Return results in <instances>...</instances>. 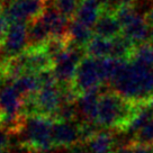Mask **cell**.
Segmentation results:
<instances>
[{
	"label": "cell",
	"mask_w": 153,
	"mask_h": 153,
	"mask_svg": "<svg viewBox=\"0 0 153 153\" xmlns=\"http://www.w3.org/2000/svg\"><path fill=\"white\" fill-rule=\"evenodd\" d=\"M9 26H10L9 22L6 19L4 14H0V45L2 44L4 39H5L6 34H7V32H8Z\"/></svg>",
	"instance_id": "cb8c5ba5"
},
{
	"label": "cell",
	"mask_w": 153,
	"mask_h": 153,
	"mask_svg": "<svg viewBox=\"0 0 153 153\" xmlns=\"http://www.w3.org/2000/svg\"><path fill=\"white\" fill-rule=\"evenodd\" d=\"M134 144L143 146H153V120H149L134 135Z\"/></svg>",
	"instance_id": "603a6c76"
},
{
	"label": "cell",
	"mask_w": 153,
	"mask_h": 153,
	"mask_svg": "<svg viewBox=\"0 0 153 153\" xmlns=\"http://www.w3.org/2000/svg\"><path fill=\"white\" fill-rule=\"evenodd\" d=\"M140 106H135L113 90L100 94L97 123L102 128L125 131Z\"/></svg>",
	"instance_id": "7a4b0ae2"
},
{
	"label": "cell",
	"mask_w": 153,
	"mask_h": 153,
	"mask_svg": "<svg viewBox=\"0 0 153 153\" xmlns=\"http://www.w3.org/2000/svg\"><path fill=\"white\" fill-rule=\"evenodd\" d=\"M24 64L26 72L39 73L45 70L53 69V60L48 55L43 48H28L23 54L19 55Z\"/></svg>",
	"instance_id": "8fae6325"
},
{
	"label": "cell",
	"mask_w": 153,
	"mask_h": 153,
	"mask_svg": "<svg viewBox=\"0 0 153 153\" xmlns=\"http://www.w3.org/2000/svg\"><path fill=\"white\" fill-rule=\"evenodd\" d=\"M13 1H15V0H13Z\"/></svg>",
	"instance_id": "d6a6232c"
},
{
	"label": "cell",
	"mask_w": 153,
	"mask_h": 153,
	"mask_svg": "<svg viewBox=\"0 0 153 153\" xmlns=\"http://www.w3.org/2000/svg\"><path fill=\"white\" fill-rule=\"evenodd\" d=\"M145 18L148 20V23L150 26H153V6H151V8L148 10V13L145 15Z\"/></svg>",
	"instance_id": "d4e9b609"
},
{
	"label": "cell",
	"mask_w": 153,
	"mask_h": 153,
	"mask_svg": "<svg viewBox=\"0 0 153 153\" xmlns=\"http://www.w3.org/2000/svg\"><path fill=\"white\" fill-rule=\"evenodd\" d=\"M32 97L36 108V115H41V116L53 118V116H55L60 106L62 105L61 87L57 83L43 86L36 94L32 95Z\"/></svg>",
	"instance_id": "52a82bcc"
},
{
	"label": "cell",
	"mask_w": 153,
	"mask_h": 153,
	"mask_svg": "<svg viewBox=\"0 0 153 153\" xmlns=\"http://www.w3.org/2000/svg\"><path fill=\"white\" fill-rule=\"evenodd\" d=\"M28 45V25L26 23L10 24L6 37L1 44L8 59L17 57L27 50Z\"/></svg>",
	"instance_id": "ba28073f"
},
{
	"label": "cell",
	"mask_w": 153,
	"mask_h": 153,
	"mask_svg": "<svg viewBox=\"0 0 153 153\" xmlns=\"http://www.w3.org/2000/svg\"><path fill=\"white\" fill-rule=\"evenodd\" d=\"M51 38L46 26L42 19L37 17L28 25V46L29 48H43L45 43Z\"/></svg>",
	"instance_id": "e0dca14e"
},
{
	"label": "cell",
	"mask_w": 153,
	"mask_h": 153,
	"mask_svg": "<svg viewBox=\"0 0 153 153\" xmlns=\"http://www.w3.org/2000/svg\"><path fill=\"white\" fill-rule=\"evenodd\" d=\"M52 141L54 146L72 148L82 141L81 123L76 120H54L52 127Z\"/></svg>",
	"instance_id": "9c48e42d"
},
{
	"label": "cell",
	"mask_w": 153,
	"mask_h": 153,
	"mask_svg": "<svg viewBox=\"0 0 153 153\" xmlns=\"http://www.w3.org/2000/svg\"><path fill=\"white\" fill-rule=\"evenodd\" d=\"M44 2L39 0H15L2 11L9 24L14 23H30L39 17L44 11Z\"/></svg>",
	"instance_id": "8992f818"
},
{
	"label": "cell",
	"mask_w": 153,
	"mask_h": 153,
	"mask_svg": "<svg viewBox=\"0 0 153 153\" xmlns=\"http://www.w3.org/2000/svg\"><path fill=\"white\" fill-rule=\"evenodd\" d=\"M152 152H153V146H152Z\"/></svg>",
	"instance_id": "1f68e13d"
},
{
	"label": "cell",
	"mask_w": 153,
	"mask_h": 153,
	"mask_svg": "<svg viewBox=\"0 0 153 153\" xmlns=\"http://www.w3.org/2000/svg\"><path fill=\"white\" fill-rule=\"evenodd\" d=\"M39 1H42V2H44V4H45V1H46V0H39Z\"/></svg>",
	"instance_id": "f1b7e54d"
},
{
	"label": "cell",
	"mask_w": 153,
	"mask_h": 153,
	"mask_svg": "<svg viewBox=\"0 0 153 153\" xmlns=\"http://www.w3.org/2000/svg\"><path fill=\"white\" fill-rule=\"evenodd\" d=\"M86 146L89 153H113L114 137L110 132L101 131L95 136L86 141Z\"/></svg>",
	"instance_id": "d6986e66"
},
{
	"label": "cell",
	"mask_w": 153,
	"mask_h": 153,
	"mask_svg": "<svg viewBox=\"0 0 153 153\" xmlns=\"http://www.w3.org/2000/svg\"><path fill=\"white\" fill-rule=\"evenodd\" d=\"M102 13L100 0H81L74 18L88 27L94 28L98 18Z\"/></svg>",
	"instance_id": "9a60e30c"
},
{
	"label": "cell",
	"mask_w": 153,
	"mask_h": 153,
	"mask_svg": "<svg viewBox=\"0 0 153 153\" xmlns=\"http://www.w3.org/2000/svg\"><path fill=\"white\" fill-rule=\"evenodd\" d=\"M94 34L108 39H114L115 37L122 35L123 28L120 24L116 15L113 13L102 11L100 17L94 26Z\"/></svg>",
	"instance_id": "5bb4252c"
},
{
	"label": "cell",
	"mask_w": 153,
	"mask_h": 153,
	"mask_svg": "<svg viewBox=\"0 0 153 153\" xmlns=\"http://www.w3.org/2000/svg\"><path fill=\"white\" fill-rule=\"evenodd\" d=\"M110 86L114 92L133 105H148L153 100V69L125 61Z\"/></svg>",
	"instance_id": "6da1fadb"
},
{
	"label": "cell",
	"mask_w": 153,
	"mask_h": 153,
	"mask_svg": "<svg viewBox=\"0 0 153 153\" xmlns=\"http://www.w3.org/2000/svg\"><path fill=\"white\" fill-rule=\"evenodd\" d=\"M1 78H2V76H0V80H1ZM0 88H1V87H0Z\"/></svg>",
	"instance_id": "f546056e"
},
{
	"label": "cell",
	"mask_w": 153,
	"mask_h": 153,
	"mask_svg": "<svg viewBox=\"0 0 153 153\" xmlns=\"http://www.w3.org/2000/svg\"><path fill=\"white\" fill-rule=\"evenodd\" d=\"M81 0H53V8L69 19L76 17Z\"/></svg>",
	"instance_id": "7402d4cb"
},
{
	"label": "cell",
	"mask_w": 153,
	"mask_h": 153,
	"mask_svg": "<svg viewBox=\"0 0 153 153\" xmlns=\"http://www.w3.org/2000/svg\"><path fill=\"white\" fill-rule=\"evenodd\" d=\"M115 15L122 25V35L128 38L135 45L146 43L148 39H150L151 26L149 25L145 16L140 14L133 8V6H120Z\"/></svg>",
	"instance_id": "277c9868"
},
{
	"label": "cell",
	"mask_w": 153,
	"mask_h": 153,
	"mask_svg": "<svg viewBox=\"0 0 153 153\" xmlns=\"http://www.w3.org/2000/svg\"><path fill=\"white\" fill-rule=\"evenodd\" d=\"M113 153H135L133 146H128V148H123L120 150H116Z\"/></svg>",
	"instance_id": "484cf974"
},
{
	"label": "cell",
	"mask_w": 153,
	"mask_h": 153,
	"mask_svg": "<svg viewBox=\"0 0 153 153\" xmlns=\"http://www.w3.org/2000/svg\"><path fill=\"white\" fill-rule=\"evenodd\" d=\"M99 97L100 94L95 91L85 94L78 98L76 110L78 115L81 117L82 123H97Z\"/></svg>",
	"instance_id": "4fadbf2b"
},
{
	"label": "cell",
	"mask_w": 153,
	"mask_h": 153,
	"mask_svg": "<svg viewBox=\"0 0 153 153\" xmlns=\"http://www.w3.org/2000/svg\"><path fill=\"white\" fill-rule=\"evenodd\" d=\"M94 36V29L82 24L81 22L76 20V18L71 19L68 29V37L72 44L80 48H85Z\"/></svg>",
	"instance_id": "2e32d148"
},
{
	"label": "cell",
	"mask_w": 153,
	"mask_h": 153,
	"mask_svg": "<svg viewBox=\"0 0 153 153\" xmlns=\"http://www.w3.org/2000/svg\"><path fill=\"white\" fill-rule=\"evenodd\" d=\"M24 97L14 87L13 83H5L0 88V113L4 118H19Z\"/></svg>",
	"instance_id": "30bf717a"
},
{
	"label": "cell",
	"mask_w": 153,
	"mask_h": 153,
	"mask_svg": "<svg viewBox=\"0 0 153 153\" xmlns=\"http://www.w3.org/2000/svg\"><path fill=\"white\" fill-rule=\"evenodd\" d=\"M131 61H134L141 65L153 69V43L146 42V43L137 45L135 48Z\"/></svg>",
	"instance_id": "44dd1931"
},
{
	"label": "cell",
	"mask_w": 153,
	"mask_h": 153,
	"mask_svg": "<svg viewBox=\"0 0 153 153\" xmlns=\"http://www.w3.org/2000/svg\"><path fill=\"white\" fill-rule=\"evenodd\" d=\"M113 41L95 35L90 42L85 46L86 55L95 59H105L111 56Z\"/></svg>",
	"instance_id": "ac0fdd59"
},
{
	"label": "cell",
	"mask_w": 153,
	"mask_h": 153,
	"mask_svg": "<svg viewBox=\"0 0 153 153\" xmlns=\"http://www.w3.org/2000/svg\"><path fill=\"white\" fill-rule=\"evenodd\" d=\"M0 153H4V152H2V151H1V150H0Z\"/></svg>",
	"instance_id": "4dcf8cb0"
},
{
	"label": "cell",
	"mask_w": 153,
	"mask_h": 153,
	"mask_svg": "<svg viewBox=\"0 0 153 153\" xmlns=\"http://www.w3.org/2000/svg\"><path fill=\"white\" fill-rule=\"evenodd\" d=\"M150 39L153 43V26H151V29H150Z\"/></svg>",
	"instance_id": "83f0119b"
},
{
	"label": "cell",
	"mask_w": 153,
	"mask_h": 153,
	"mask_svg": "<svg viewBox=\"0 0 153 153\" xmlns=\"http://www.w3.org/2000/svg\"><path fill=\"white\" fill-rule=\"evenodd\" d=\"M102 85L98 60L86 55L78 67L74 80L71 85L72 89L80 97L88 92H99Z\"/></svg>",
	"instance_id": "5b68a950"
},
{
	"label": "cell",
	"mask_w": 153,
	"mask_h": 153,
	"mask_svg": "<svg viewBox=\"0 0 153 153\" xmlns=\"http://www.w3.org/2000/svg\"><path fill=\"white\" fill-rule=\"evenodd\" d=\"M118 1H120V6L129 7V6H133V4L136 1V0H118Z\"/></svg>",
	"instance_id": "4316f807"
},
{
	"label": "cell",
	"mask_w": 153,
	"mask_h": 153,
	"mask_svg": "<svg viewBox=\"0 0 153 153\" xmlns=\"http://www.w3.org/2000/svg\"><path fill=\"white\" fill-rule=\"evenodd\" d=\"M53 123V118L41 115L25 117L18 133L22 136V145L34 152L51 151L54 148L52 141Z\"/></svg>",
	"instance_id": "3957f363"
},
{
	"label": "cell",
	"mask_w": 153,
	"mask_h": 153,
	"mask_svg": "<svg viewBox=\"0 0 153 153\" xmlns=\"http://www.w3.org/2000/svg\"><path fill=\"white\" fill-rule=\"evenodd\" d=\"M11 83L23 97L34 95L42 88V83L39 81L37 73H29V72L17 78Z\"/></svg>",
	"instance_id": "ffe728a7"
},
{
	"label": "cell",
	"mask_w": 153,
	"mask_h": 153,
	"mask_svg": "<svg viewBox=\"0 0 153 153\" xmlns=\"http://www.w3.org/2000/svg\"><path fill=\"white\" fill-rule=\"evenodd\" d=\"M44 25L46 26L51 37H67L68 29L71 19L60 14L53 7L45 8L42 15L39 16Z\"/></svg>",
	"instance_id": "7c38bea8"
}]
</instances>
